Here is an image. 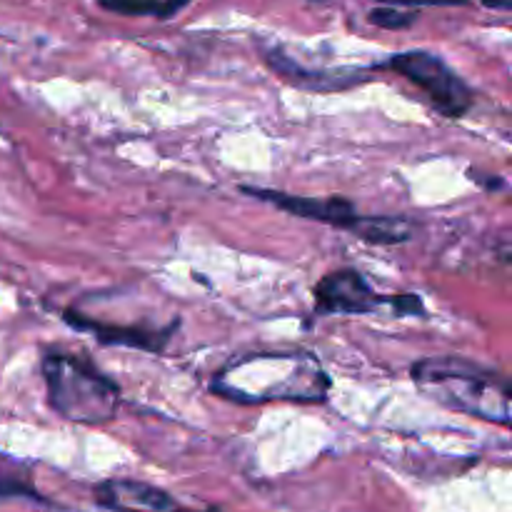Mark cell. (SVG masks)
Returning <instances> with one entry per match:
<instances>
[{"instance_id":"cell-1","label":"cell","mask_w":512,"mask_h":512,"mask_svg":"<svg viewBox=\"0 0 512 512\" xmlns=\"http://www.w3.org/2000/svg\"><path fill=\"white\" fill-rule=\"evenodd\" d=\"M210 388L238 403H320L328 395L330 380L308 353H255L225 365Z\"/></svg>"},{"instance_id":"cell-2","label":"cell","mask_w":512,"mask_h":512,"mask_svg":"<svg viewBox=\"0 0 512 512\" xmlns=\"http://www.w3.org/2000/svg\"><path fill=\"white\" fill-rule=\"evenodd\" d=\"M423 393L445 408L460 410L473 418L510 425V383L495 370L468 358H425L410 368Z\"/></svg>"},{"instance_id":"cell-3","label":"cell","mask_w":512,"mask_h":512,"mask_svg":"<svg viewBox=\"0 0 512 512\" xmlns=\"http://www.w3.org/2000/svg\"><path fill=\"white\" fill-rule=\"evenodd\" d=\"M43 375L50 408L63 418L73 423L100 425L113 420L118 413L120 388L90 360L50 350L43 358Z\"/></svg>"},{"instance_id":"cell-4","label":"cell","mask_w":512,"mask_h":512,"mask_svg":"<svg viewBox=\"0 0 512 512\" xmlns=\"http://www.w3.org/2000/svg\"><path fill=\"white\" fill-rule=\"evenodd\" d=\"M378 68H388L408 78L410 83L418 85L435 108L448 118H460L473 105V90L465 85V80L450 68L445 60L428 50H405V53L390 55Z\"/></svg>"},{"instance_id":"cell-5","label":"cell","mask_w":512,"mask_h":512,"mask_svg":"<svg viewBox=\"0 0 512 512\" xmlns=\"http://www.w3.org/2000/svg\"><path fill=\"white\" fill-rule=\"evenodd\" d=\"M245 193L253 195V198L265 200V203L275 205V208L285 210V213H293L298 218L315 220V223L333 225V228L350 230L358 238H363L365 230H368L370 215H360L355 210V205L345 198H300V195H288L280 193V190H260V188H243Z\"/></svg>"},{"instance_id":"cell-6","label":"cell","mask_w":512,"mask_h":512,"mask_svg":"<svg viewBox=\"0 0 512 512\" xmlns=\"http://www.w3.org/2000/svg\"><path fill=\"white\" fill-rule=\"evenodd\" d=\"M313 293L320 313L333 315H368L390 303V295L375 293L373 285L353 268L328 273Z\"/></svg>"},{"instance_id":"cell-7","label":"cell","mask_w":512,"mask_h":512,"mask_svg":"<svg viewBox=\"0 0 512 512\" xmlns=\"http://www.w3.org/2000/svg\"><path fill=\"white\" fill-rule=\"evenodd\" d=\"M65 323L73 328L93 333L100 343L105 345H123V348L148 350V353H160L168 345L170 335H173L175 323L165 325V328H145V325H113V323H98L93 318H85L78 310H65Z\"/></svg>"},{"instance_id":"cell-8","label":"cell","mask_w":512,"mask_h":512,"mask_svg":"<svg viewBox=\"0 0 512 512\" xmlns=\"http://www.w3.org/2000/svg\"><path fill=\"white\" fill-rule=\"evenodd\" d=\"M100 505L118 512H183L165 490L138 480H110L95 488Z\"/></svg>"},{"instance_id":"cell-9","label":"cell","mask_w":512,"mask_h":512,"mask_svg":"<svg viewBox=\"0 0 512 512\" xmlns=\"http://www.w3.org/2000/svg\"><path fill=\"white\" fill-rule=\"evenodd\" d=\"M265 60H268L270 68L275 73L283 75L288 83L298 85V88H308V90H343L350 88L355 83H363L365 73L355 68H343V70H308L303 65L295 63L293 58L283 53L280 48H270L265 50Z\"/></svg>"},{"instance_id":"cell-10","label":"cell","mask_w":512,"mask_h":512,"mask_svg":"<svg viewBox=\"0 0 512 512\" xmlns=\"http://www.w3.org/2000/svg\"><path fill=\"white\" fill-rule=\"evenodd\" d=\"M105 10L118 15H155V18H173L190 0H98Z\"/></svg>"},{"instance_id":"cell-11","label":"cell","mask_w":512,"mask_h":512,"mask_svg":"<svg viewBox=\"0 0 512 512\" xmlns=\"http://www.w3.org/2000/svg\"><path fill=\"white\" fill-rule=\"evenodd\" d=\"M368 20L378 28L385 30H403L410 28V25L418 20V13L415 10H405V8H395V5H383V8H373L368 13Z\"/></svg>"},{"instance_id":"cell-12","label":"cell","mask_w":512,"mask_h":512,"mask_svg":"<svg viewBox=\"0 0 512 512\" xmlns=\"http://www.w3.org/2000/svg\"><path fill=\"white\" fill-rule=\"evenodd\" d=\"M390 308L395 310V315H423L425 305L418 295H390Z\"/></svg>"},{"instance_id":"cell-13","label":"cell","mask_w":512,"mask_h":512,"mask_svg":"<svg viewBox=\"0 0 512 512\" xmlns=\"http://www.w3.org/2000/svg\"><path fill=\"white\" fill-rule=\"evenodd\" d=\"M380 3L395 8H418V5H465L468 0H380Z\"/></svg>"},{"instance_id":"cell-14","label":"cell","mask_w":512,"mask_h":512,"mask_svg":"<svg viewBox=\"0 0 512 512\" xmlns=\"http://www.w3.org/2000/svg\"><path fill=\"white\" fill-rule=\"evenodd\" d=\"M33 495L35 498V493L30 488H23V485H18V483H10V480H0V495Z\"/></svg>"},{"instance_id":"cell-15","label":"cell","mask_w":512,"mask_h":512,"mask_svg":"<svg viewBox=\"0 0 512 512\" xmlns=\"http://www.w3.org/2000/svg\"><path fill=\"white\" fill-rule=\"evenodd\" d=\"M485 8H493V10H510L512 0H480Z\"/></svg>"}]
</instances>
